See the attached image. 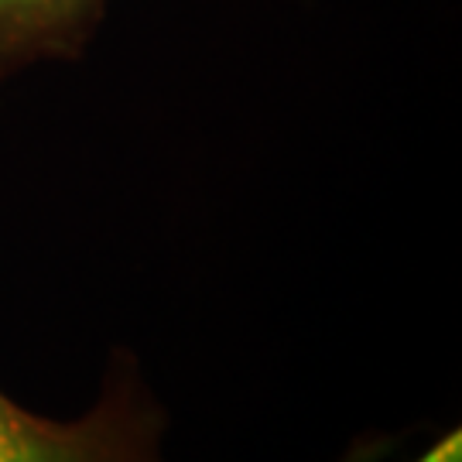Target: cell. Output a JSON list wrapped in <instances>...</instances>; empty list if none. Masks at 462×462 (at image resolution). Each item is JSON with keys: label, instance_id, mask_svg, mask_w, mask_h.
I'll use <instances>...</instances> for the list:
<instances>
[{"label": "cell", "instance_id": "2", "mask_svg": "<svg viewBox=\"0 0 462 462\" xmlns=\"http://www.w3.org/2000/svg\"><path fill=\"white\" fill-rule=\"evenodd\" d=\"M103 0H0V66L69 51Z\"/></svg>", "mask_w": 462, "mask_h": 462}, {"label": "cell", "instance_id": "3", "mask_svg": "<svg viewBox=\"0 0 462 462\" xmlns=\"http://www.w3.org/2000/svg\"><path fill=\"white\" fill-rule=\"evenodd\" d=\"M414 462H462V446H459V431H446L435 446H429Z\"/></svg>", "mask_w": 462, "mask_h": 462}, {"label": "cell", "instance_id": "1", "mask_svg": "<svg viewBox=\"0 0 462 462\" xmlns=\"http://www.w3.org/2000/svg\"><path fill=\"white\" fill-rule=\"evenodd\" d=\"M168 411L134 360L110 364L97 404L45 418L0 391V462H168Z\"/></svg>", "mask_w": 462, "mask_h": 462}, {"label": "cell", "instance_id": "4", "mask_svg": "<svg viewBox=\"0 0 462 462\" xmlns=\"http://www.w3.org/2000/svg\"><path fill=\"white\" fill-rule=\"evenodd\" d=\"M387 452V442L383 439H366V442H356L349 448V456L343 462H380Z\"/></svg>", "mask_w": 462, "mask_h": 462}]
</instances>
